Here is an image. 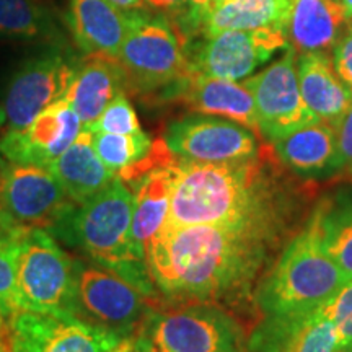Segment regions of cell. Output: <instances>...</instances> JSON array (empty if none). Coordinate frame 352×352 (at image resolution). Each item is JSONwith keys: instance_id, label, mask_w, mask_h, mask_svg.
Wrapping results in <instances>:
<instances>
[{"instance_id": "cell-32", "label": "cell", "mask_w": 352, "mask_h": 352, "mask_svg": "<svg viewBox=\"0 0 352 352\" xmlns=\"http://www.w3.org/2000/svg\"><path fill=\"white\" fill-rule=\"evenodd\" d=\"M338 147V162H340V171L352 170V104L344 113L340 122L334 126Z\"/></svg>"}, {"instance_id": "cell-19", "label": "cell", "mask_w": 352, "mask_h": 352, "mask_svg": "<svg viewBox=\"0 0 352 352\" xmlns=\"http://www.w3.org/2000/svg\"><path fill=\"white\" fill-rule=\"evenodd\" d=\"M346 28L344 8L338 0H292L284 34L297 54L329 52Z\"/></svg>"}, {"instance_id": "cell-23", "label": "cell", "mask_w": 352, "mask_h": 352, "mask_svg": "<svg viewBox=\"0 0 352 352\" xmlns=\"http://www.w3.org/2000/svg\"><path fill=\"white\" fill-rule=\"evenodd\" d=\"M121 94H126V77L116 59L108 56H87L76 69L64 98L76 109L82 126L88 127Z\"/></svg>"}, {"instance_id": "cell-12", "label": "cell", "mask_w": 352, "mask_h": 352, "mask_svg": "<svg viewBox=\"0 0 352 352\" xmlns=\"http://www.w3.org/2000/svg\"><path fill=\"white\" fill-rule=\"evenodd\" d=\"M76 69L57 50L26 60L8 83L0 108V135L25 129L39 113L64 98Z\"/></svg>"}, {"instance_id": "cell-11", "label": "cell", "mask_w": 352, "mask_h": 352, "mask_svg": "<svg viewBox=\"0 0 352 352\" xmlns=\"http://www.w3.org/2000/svg\"><path fill=\"white\" fill-rule=\"evenodd\" d=\"M164 140L179 162L228 164L248 160L261 152L252 129L210 114H188L166 126Z\"/></svg>"}, {"instance_id": "cell-28", "label": "cell", "mask_w": 352, "mask_h": 352, "mask_svg": "<svg viewBox=\"0 0 352 352\" xmlns=\"http://www.w3.org/2000/svg\"><path fill=\"white\" fill-rule=\"evenodd\" d=\"M16 246L19 236L0 228V338L8 340V323L15 311L16 289Z\"/></svg>"}, {"instance_id": "cell-7", "label": "cell", "mask_w": 352, "mask_h": 352, "mask_svg": "<svg viewBox=\"0 0 352 352\" xmlns=\"http://www.w3.org/2000/svg\"><path fill=\"white\" fill-rule=\"evenodd\" d=\"M47 166L0 158V228L13 236L52 232L76 209Z\"/></svg>"}, {"instance_id": "cell-34", "label": "cell", "mask_w": 352, "mask_h": 352, "mask_svg": "<svg viewBox=\"0 0 352 352\" xmlns=\"http://www.w3.org/2000/svg\"><path fill=\"white\" fill-rule=\"evenodd\" d=\"M109 2L122 12H138L145 8V0H109Z\"/></svg>"}, {"instance_id": "cell-4", "label": "cell", "mask_w": 352, "mask_h": 352, "mask_svg": "<svg viewBox=\"0 0 352 352\" xmlns=\"http://www.w3.org/2000/svg\"><path fill=\"white\" fill-rule=\"evenodd\" d=\"M347 284L336 263L320 243L314 220L285 245L254 292L263 315H297L316 310Z\"/></svg>"}, {"instance_id": "cell-20", "label": "cell", "mask_w": 352, "mask_h": 352, "mask_svg": "<svg viewBox=\"0 0 352 352\" xmlns=\"http://www.w3.org/2000/svg\"><path fill=\"white\" fill-rule=\"evenodd\" d=\"M276 157L305 178H324L340 173L334 127L314 121L298 129L271 140Z\"/></svg>"}, {"instance_id": "cell-33", "label": "cell", "mask_w": 352, "mask_h": 352, "mask_svg": "<svg viewBox=\"0 0 352 352\" xmlns=\"http://www.w3.org/2000/svg\"><path fill=\"white\" fill-rule=\"evenodd\" d=\"M145 6L165 15L173 25L182 21L188 13L186 0H145Z\"/></svg>"}, {"instance_id": "cell-10", "label": "cell", "mask_w": 352, "mask_h": 352, "mask_svg": "<svg viewBox=\"0 0 352 352\" xmlns=\"http://www.w3.org/2000/svg\"><path fill=\"white\" fill-rule=\"evenodd\" d=\"M189 70L196 76L245 80L277 51L289 47L279 28L223 30L189 39L184 44Z\"/></svg>"}, {"instance_id": "cell-17", "label": "cell", "mask_w": 352, "mask_h": 352, "mask_svg": "<svg viewBox=\"0 0 352 352\" xmlns=\"http://www.w3.org/2000/svg\"><path fill=\"white\" fill-rule=\"evenodd\" d=\"M74 41L87 56L116 59L132 25V12H122L109 0H69L65 16Z\"/></svg>"}, {"instance_id": "cell-35", "label": "cell", "mask_w": 352, "mask_h": 352, "mask_svg": "<svg viewBox=\"0 0 352 352\" xmlns=\"http://www.w3.org/2000/svg\"><path fill=\"white\" fill-rule=\"evenodd\" d=\"M108 352H134V341H132V336L121 340L111 351Z\"/></svg>"}, {"instance_id": "cell-1", "label": "cell", "mask_w": 352, "mask_h": 352, "mask_svg": "<svg viewBox=\"0 0 352 352\" xmlns=\"http://www.w3.org/2000/svg\"><path fill=\"white\" fill-rule=\"evenodd\" d=\"M289 217L236 226L164 227L147 248L158 297L170 303L241 302L289 232Z\"/></svg>"}, {"instance_id": "cell-29", "label": "cell", "mask_w": 352, "mask_h": 352, "mask_svg": "<svg viewBox=\"0 0 352 352\" xmlns=\"http://www.w3.org/2000/svg\"><path fill=\"white\" fill-rule=\"evenodd\" d=\"M91 132H109V134H135L142 131L134 107L127 100L126 94L118 95L111 103L104 108L94 124L83 127Z\"/></svg>"}, {"instance_id": "cell-39", "label": "cell", "mask_w": 352, "mask_h": 352, "mask_svg": "<svg viewBox=\"0 0 352 352\" xmlns=\"http://www.w3.org/2000/svg\"><path fill=\"white\" fill-rule=\"evenodd\" d=\"M220 2H226V0H215V3H220Z\"/></svg>"}, {"instance_id": "cell-21", "label": "cell", "mask_w": 352, "mask_h": 352, "mask_svg": "<svg viewBox=\"0 0 352 352\" xmlns=\"http://www.w3.org/2000/svg\"><path fill=\"white\" fill-rule=\"evenodd\" d=\"M178 158L158 165L132 184L134 215H132V252L134 256L147 264V248L164 228L170 210L175 165Z\"/></svg>"}, {"instance_id": "cell-5", "label": "cell", "mask_w": 352, "mask_h": 352, "mask_svg": "<svg viewBox=\"0 0 352 352\" xmlns=\"http://www.w3.org/2000/svg\"><path fill=\"white\" fill-rule=\"evenodd\" d=\"M134 352H248L239 321L219 303H158L132 334Z\"/></svg>"}, {"instance_id": "cell-36", "label": "cell", "mask_w": 352, "mask_h": 352, "mask_svg": "<svg viewBox=\"0 0 352 352\" xmlns=\"http://www.w3.org/2000/svg\"><path fill=\"white\" fill-rule=\"evenodd\" d=\"M341 3L342 8H344L346 19H347V25L352 21V0H338Z\"/></svg>"}, {"instance_id": "cell-27", "label": "cell", "mask_w": 352, "mask_h": 352, "mask_svg": "<svg viewBox=\"0 0 352 352\" xmlns=\"http://www.w3.org/2000/svg\"><path fill=\"white\" fill-rule=\"evenodd\" d=\"M0 34L63 41V25L46 0H0Z\"/></svg>"}, {"instance_id": "cell-18", "label": "cell", "mask_w": 352, "mask_h": 352, "mask_svg": "<svg viewBox=\"0 0 352 352\" xmlns=\"http://www.w3.org/2000/svg\"><path fill=\"white\" fill-rule=\"evenodd\" d=\"M173 100L183 101L195 113L239 122L261 135L256 104L245 83L191 74L178 88Z\"/></svg>"}, {"instance_id": "cell-37", "label": "cell", "mask_w": 352, "mask_h": 352, "mask_svg": "<svg viewBox=\"0 0 352 352\" xmlns=\"http://www.w3.org/2000/svg\"><path fill=\"white\" fill-rule=\"evenodd\" d=\"M0 352H12L10 340H7V338H0Z\"/></svg>"}, {"instance_id": "cell-30", "label": "cell", "mask_w": 352, "mask_h": 352, "mask_svg": "<svg viewBox=\"0 0 352 352\" xmlns=\"http://www.w3.org/2000/svg\"><path fill=\"white\" fill-rule=\"evenodd\" d=\"M323 314L334 321L338 329V352L352 344V280L347 283L328 303L321 307Z\"/></svg>"}, {"instance_id": "cell-9", "label": "cell", "mask_w": 352, "mask_h": 352, "mask_svg": "<svg viewBox=\"0 0 352 352\" xmlns=\"http://www.w3.org/2000/svg\"><path fill=\"white\" fill-rule=\"evenodd\" d=\"M76 263L46 230L19 236L15 303L19 310L69 314Z\"/></svg>"}, {"instance_id": "cell-40", "label": "cell", "mask_w": 352, "mask_h": 352, "mask_svg": "<svg viewBox=\"0 0 352 352\" xmlns=\"http://www.w3.org/2000/svg\"><path fill=\"white\" fill-rule=\"evenodd\" d=\"M349 173H351V175H352V170H351V171H349Z\"/></svg>"}, {"instance_id": "cell-8", "label": "cell", "mask_w": 352, "mask_h": 352, "mask_svg": "<svg viewBox=\"0 0 352 352\" xmlns=\"http://www.w3.org/2000/svg\"><path fill=\"white\" fill-rule=\"evenodd\" d=\"M160 302L116 271L96 263H76L69 314L87 323L129 338L147 311Z\"/></svg>"}, {"instance_id": "cell-25", "label": "cell", "mask_w": 352, "mask_h": 352, "mask_svg": "<svg viewBox=\"0 0 352 352\" xmlns=\"http://www.w3.org/2000/svg\"><path fill=\"white\" fill-rule=\"evenodd\" d=\"M320 243L347 283L352 280V188H341L321 199L310 214Z\"/></svg>"}, {"instance_id": "cell-14", "label": "cell", "mask_w": 352, "mask_h": 352, "mask_svg": "<svg viewBox=\"0 0 352 352\" xmlns=\"http://www.w3.org/2000/svg\"><path fill=\"white\" fill-rule=\"evenodd\" d=\"M256 104L263 138L274 140L298 127L318 121L302 98L297 77V52L292 47L256 76L245 78Z\"/></svg>"}, {"instance_id": "cell-26", "label": "cell", "mask_w": 352, "mask_h": 352, "mask_svg": "<svg viewBox=\"0 0 352 352\" xmlns=\"http://www.w3.org/2000/svg\"><path fill=\"white\" fill-rule=\"evenodd\" d=\"M290 3L292 0H226L215 3L202 21L199 36L223 30L279 28L284 32Z\"/></svg>"}, {"instance_id": "cell-3", "label": "cell", "mask_w": 352, "mask_h": 352, "mask_svg": "<svg viewBox=\"0 0 352 352\" xmlns=\"http://www.w3.org/2000/svg\"><path fill=\"white\" fill-rule=\"evenodd\" d=\"M134 192L116 178L100 195L65 217L51 233L85 253L91 261L116 271L151 297H158L147 264L132 252Z\"/></svg>"}, {"instance_id": "cell-15", "label": "cell", "mask_w": 352, "mask_h": 352, "mask_svg": "<svg viewBox=\"0 0 352 352\" xmlns=\"http://www.w3.org/2000/svg\"><path fill=\"white\" fill-rule=\"evenodd\" d=\"M82 121L65 98L39 113L25 129L0 135V153L8 162L50 166L82 131Z\"/></svg>"}, {"instance_id": "cell-22", "label": "cell", "mask_w": 352, "mask_h": 352, "mask_svg": "<svg viewBox=\"0 0 352 352\" xmlns=\"http://www.w3.org/2000/svg\"><path fill=\"white\" fill-rule=\"evenodd\" d=\"M302 98L316 120L336 126L352 104V88L334 70L328 52H307L297 57Z\"/></svg>"}, {"instance_id": "cell-16", "label": "cell", "mask_w": 352, "mask_h": 352, "mask_svg": "<svg viewBox=\"0 0 352 352\" xmlns=\"http://www.w3.org/2000/svg\"><path fill=\"white\" fill-rule=\"evenodd\" d=\"M338 329L323 310L263 315L246 340L248 352H338Z\"/></svg>"}, {"instance_id": "cell-2", "label": "cell", "mask_w": 352, "mask_h": 352, "mask_svg": "<svg viewBox=\"0 0 352 352\" xmlns=\"http://www.w3.org/2000/svg\"><path fill=\"white\" fill-rule=\"evenodd\" d=\"M272 155L228 164L176 162L166 227L236 226L289 217ZM164 226V227H165Z\"/></svg>"}, {"instance_id": "cell-24", "label": "cell", "mask_w": 352, "mask_h": 352, "mask_svg": "<svg viewBox=\"0 0 352 352\" xmlns=\"http://www.w3.org/2000/svg\"><path fill=\"white\" fill-rule=\"evenodd\" d=\"M47 168L77 206L100 195L118 178L98 157L94 147V132L88 129H82L67 151L60 153Z\"/></svg>"}, {"instance_id": "cell-6", "label": "cell", "mask_w": 352, "mask_h": 352, "mask_svg": "<svg viewBox=\"0 0 352 352\" xmlns=\"http://www.w3.org/2000/svg\"><path fill=\"white\" fill-rule=\"evenodd\" d=\"M126 77V91L173 100L191 76L182 34L165 15L132 12V25L116 56Z\"/></svg>"}, {"instance_id": "cell-31", "label": "cell", "mask_w": 352, "mask_h": 352, "mask_svg": "<svg viewBox=\"0 0 352 352\" xmlns=\"http://www.w3.org/2000/svg\"><path fill=\"white\" fill-rule=\"evenodd\" d=\"M333 65L338 76L347 87L352 88V21L333 47Z\"/></svg>"}, {"instance_id": "cell-38", "label": "cell", "mask_w": 352, "mask_h": 352, "mask_svg": "<svg viewBox=\"0 0 352 352\" xmlns=\"http://www.w3.org/2000/svg\"><path fill=\"white\" fill-rule=\"evenodd\" d=\"M340 352H352V344H351L349 347H346V349H342V351H340Z\"/></svg>"}, {"instance_id": "cell-13", "label": "cell", "mask_w": 352, "mask_h": 352, "mask_svg": "<svg viewBox=\"0 0 352 352\" xmlns=\"http://www.w3.org/2000/svg\"><path fill=\"white\" fill-rule=\"evenodd\" d=\"M8 340L12 352H108L124 338L70 314L19 310Z\"/></svg>"}]
</instances>
